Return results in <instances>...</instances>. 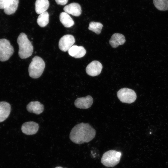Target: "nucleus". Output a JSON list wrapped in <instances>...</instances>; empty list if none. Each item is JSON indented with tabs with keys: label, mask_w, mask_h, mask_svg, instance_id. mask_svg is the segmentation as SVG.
I'll use <instances>...</instances> for the list:
<instances>
[{
	"label": "nucleus",
	"mask_w": 168,
	"mask_h": 168,
	"mask_svg": "<svg viewBox=\"0 0 168 168\" xmlns=\"http://www.w3.org/2000/svg\"><path fill=\"white\" fill-rule=\"evenodd\" d=\"M75 41L74 37L71 35H66L62 36L60 39L58 46L63 51H68L73 45Z\"/></svg>",
	"instance_id": "7"
},
{
	"label": "nucleus",
	"mask_w": 168,
	"mask_h": 168,
	"mask_svg": "<svg viewBox=\"0 0 168 168\" xmlns=\"http://www.w3.org/2000/svg\"><path fill=\"white\" fill-rule=\"evenodd\" d=\"M68 53L71 56L75 58H80L84 56L86 51L82 46L73 45L68 50Z\"/></svg>",
	"instance_id": "12"
},
{
	"label": "nucleus",
	"mask_w": 168,
	"mask_h": 168,
	"mask_svg": "<svg viewBox=\"0 0 168 168\" xmlns=\"http://www.w3.org/2000/svg\"><path fill=\"white\" fill-rule=\"evenodd\" d=\"M55 168H63L62 167H60V166H58V167H56Z\"/></svg>",
	"instance_id": "24"
},
{
	"label": "nucleus",
	"mask_w": 168,
	"mask_h": 168,
	"mask_svg": "<svg viewBox=\"0 0 168 168\" xmlns=\"http://www.w3.org/2000/svg\"><path fill=\"white\" fill-rule=\"evenodd\" d=\"M14 52L10 41L5 39H0V61L4 62L8 60Z\"/></svg>",
	"instance_id": "5"
},
{
	"label": "nucleus",
	"mask_w": 168,
	"mask_h": 168,
	"mask_svg": "<svg viewBox=\"0 0 168 168\" xmlns=\"http://www.w3.org/2000/svg\"><path fill=\"white\" fill-rule=\"evenodd\" d=\"M45 66V63L41 58L38 56H35L29 66V76L33 78L39 77L42 75Z\"/></svg>",
	"instance_id": "3"
},
{
	"label": "nucleus",
	"mask_w": 168,
	"mask_h": 168,
	"mask_svg": "<svg viewBox=\"0 0 168 168\" xmlns=\"http://www.w3.org/2000/svg\"><path fill=\"white\" fill-rule=\"evenodd\" d=\"M103 68L101 63L96 60L93 61L89 63L86 68L87 74L89 76L94 77L99 75Z\"/></svg>",
	"instance_id": "8"
},
{
	"label": "nucleus",
	"mask_w": 168,
	"mask_h": 168,
	"mask_svg": "<svg viewBox=\"0 0 168 168\" xmlns=\"http://www.w3.org/2000/svg\"><path fill=\"white\" fill-rule=\"evenodd\" d=\"M19 3V0H8L4 9L5 13L8 15L14 13L17 9Z\"/></svg>",
	"instance_id": "16"
},
{
	"label": "nucleus",
	"mask_w": 168,
	"mask_h": 168,
	"mask_svg": "<svg viewBox=\"0 0 168 168\" xmlns=\"http://www.w3.org/2000/svg\"><path fill=\"white\" fill-rule=\"evenodd\" d=\"M49 14L46 11L40 14L37 20L38 25L42 27L46 26L49 22Z\"/></svg>",
	"instance_id": "19"
},
{
	"label": "nucleus",
	"mask_w": 168,
	"mask_h": 168,
	"mask_svg": "<svg viewBox=\"0 0 168 168\" xmlns=\"http://www.w3.org/2000/svg\"><path fill=\"white\" fill-rule=\"evenodd\" d=\"M55 1L58 5H64L67 3L68 0H55Z\"/></svg>",
	"instance_id": "22"
},
{
	"label": "nucleus",
	"mask_w": 168,
	"mask_h": 168,
	"mask_svg": "<svg viewBox=\"0 0 168 168\" xmlns=\"http://www.w3.org/2000/svg\"><path fill=\"white\" fill-rule=\"evenodd\" d=\"M26 109L29 112L39 114L44 110V105L38 101H32L30 102L26 106Z\"/></svg>",
	"instance_id": "13"
},
{
	"label": "nucleus",
	"mask_w": 168,
	"mask_h": 168,
	"mask_svg": "<svg viewBox=\"0 0 168 168\" xmlns=\"http://www.w3.org/2000/svg\"><path fill=\"white\" fill-rule=\"evenodd\" d=\"M49 3L48 0H36L35 3V9L39 14L46 12L49 7Z\"/></svg>",
	"instance_id": "17"
},
{
	"label": "nucleus",
	"mask_w": 168,
	"mask_h": 168,
	"mask_svg": "<svg viewBox=\"0 0 168 168\" xmlns=\"http://www.w3.org/2000/svg\"><path fill=\"white\" fill-rule=\"evenodd\" d=\"M17 42L19 45L18 55L21 59H25L31 56L33 53V47L27 35L21 33L18 36Z\"/></svg>",
	"instance_id": "2"
},
{
	"label": "nucleus",
	"mask_w": 168,
	"mask_h": 168,
	"mask_svg": "<svg viewBox=\"0 0 168 168\" xmlns=\"http://www.w3.org/2000/svg\"><path fill=\"white\" fill-rule=\"evenodd\" d=\"M8 0H0V9H4Z\"/></svg>",
	"instance_id": "23"
},
{
	"label": "nucleus",
	"mask_w": 168,
	"mask_h": 168,
	"mask_svg": "<svg viewBox=\"0 0 168 168\" xmlns=\"http://www.w3.org/2000/svg\"><path fill=\"white\" fill-rule=\"evenodd\" d=\"M11 110V106L5 101L0 102V122L6 120L9 116Z\"/></svg>",
	"instance_id": "14"
},
{
	"label": "nucleus",
	"mask_w": 168,
	"mask_h": 168,
	"mask_svg": "<svg viewBox=\"0 0 168 168\" xmlns=\"http://www.w3.org/2000/svg\"><path fill=\"white\" fill-rule=\"evenodd\" d=\"M96 134L95 130L89 124L82 123L72 129L69 138L73 142L80 144L90 142L95 138Z\"/></svg>",
	"instance_id": "1"
},
{
	"label": "nucleus",
	"mask_w": 168,
	"mask_h": 168,
	"mask_svg": "<svg viewBox=\"0 0 168 168\" xmlns=\"http://www.w3.org/2000/svg\"><path fill=\"white\" fill-rule=\"evenodd\" d=\"M124 36L119 33L113 34L109 40V43L113 48L117 47L119 45L123 44L125 42Z\"/></svg>",
	"instance_id": "15"
},
{
	"label": "nucleus",
	"mask_w": 168,
	"mask_h": 168,
	"mask_svg": "<svg viewBox=\"0 0 168 168\" xmlns=\"http://www.w3.org/2000/svg\"><path fill=\"white\" fill-rule=\"evenodd\" d=\"M93 103V99L90 95L85 97H82L77 98L75 100L74 104L75 106L78 108L87 109L90 108Z\"/></svg>",
	"instance_id": "10"
},
{
	"label": "nucleus",
	"mask_w": 168,
	"mask_h": 168,
	"mask_svg": "<svg viewBox=\"0 0 168 168\" xmlns=\"http://www.w3.org/2000/svg\"><path fill=\"white\" fill-rule=\"evenodd\" d=\"M117 96L121 102L128 104L133 102L137 98L135 92L131 89L127 88L119 89L117 92Z\"/></svg>",
	"instance_id": "6"
},
{
	"label": "nucleus",
	"mask_w": 168,
	"mask_h": 168,
	"mask_svg": "<svg viewBox=\"0 0 168 168\" xmlns=\"http://www.w3.org/2000/svg\"><path fill=\"white\" fill-rule=\"evenodd\" d=\"M121 152L114 150H110L105 152L101 159V163L107 167H113L119 162Z\"/></svg>",
	"instance_id": "4"
},
{
	"label": "nucleus",
	"mask_w": 168,
	"mask_h": 168,
	"mask_svg": "<svg viewBox=\"0 0 168 168\" xmlns=\"http://www.w3.org/2000/svg\"><path fill=\"white\" fill-rule=\"evenodd\" d=\"M39 124L33 121H29L24 123L22 125L21 130L24 133L27 135H33L37 132Z\"/></svg>",
	"instance_id": "9"
},
{
	"label": "nucleus",
	"mask_w": 168,
	"mask_h": 168,
	"mask_svg": "<svg viewBox=\"0 0 168 168\" xmlns=\"http://www.w3.org/2000/svg\"><path fill=\"white\" fill-rule=\"evenodd\" d=\"M153 2L156 7L159 10H168V0H153Z\"/></svg>",
	"instance_id": "20"
},
{
	"label": "nucleus",
	"mask_w": 168,
	"mask_h": 168,
	"mask_svg": "<svg viewBox=\"0 0 168 168\" xmlns=\"http://www.w3.org/2000/svg\"><path fill=\"white\" fill-rule=\"evenodd\" d=\"M59 20L66 27H70L74 24V21L71 17L65 12L60 13Z\"/></svg>",
	"instance_id": "18"
},
{
	"label": "nucleus",
	"mask_w": 168,
	"mask_h": 168,
	"mask_svg": "<svg viewBox=\"0 0 168 168\" xmlns=\"http://www.w3.org/2000/svg\"><path fill=\"white\" fill-rule=\"evenodd\" d=\"M63 9L65 12L76 16H79L82 13L81 6L77 3H71L65 6Z\"/></svg>",
	"instance_id": "11"
},
{
	"label": "nucleus",
	"mask_w": 168,
	"mask_h": 168,
	"mask_svg": "<svg viewBox=\"0 0 168 168\" xmlns=\"http://www.w3.org/2000/svg\"><path fill=\"white\" fill-rule=\"evenodd\" d=\"M103 26V25L100 22L92 21L89 23L88 29L98 35L101 33Z\"/></svg>",
	"instance_id": "21"
}]
</instances>
